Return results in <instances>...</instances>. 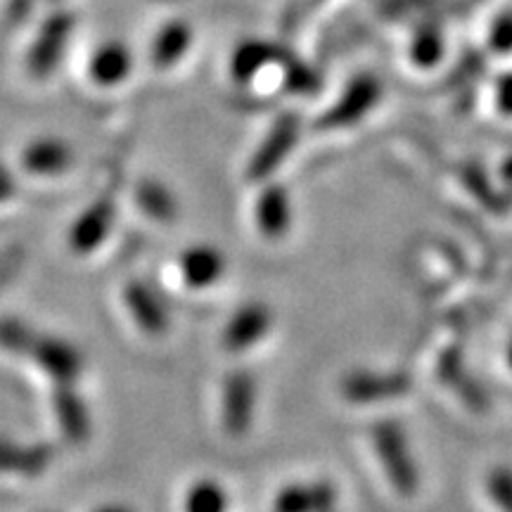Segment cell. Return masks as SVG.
<instances>
[{"label": "cell", "mask_w": 512, "mask_h": 512, "mask_svg": "<svg viewBox=\"0 0 512 512\" xmlns=\"http://www.w3.org/2000/svg\"><path fill=\"white\" fill-rule=\"evenodd\" d=\"M299 131H302V121H299L297 114H280L271 126V131L266 133V138L261 140V145L256 147L252 162L247 166L249 181H266L290 157V152L299 140Z\"/></svg>", "instance_id": "cell-5"}, {"label": "cell", "mask_w": 512, "mask_h": 512, "mask_svg": "<svg viewBox=\"0 0 512 512\" xmlns=\"http://www.w3.org/2000/svg\"><path fill=\"white\" fill-rule=\"evenodd\" d=\"M31 8H34V0H10V3H8V19L12 24L24 22V19H27V15L31 12Z\"/></svg>", "instance_id": "cell-33"}, {"label": "cell", "mask_w": 512, "mask_h": 512, "mask_svg": "<svg viewBox=\"0 0 512 512\" xmlns=\"http://www.w3.org/2000/svg\"><path fill=\"white\" fill-rule=\"evenodd\" d=\"M53 411L57 425L69 444H86L91 439V413H88L86 401L76 392L74 384H57L53 394Z\"/></svg>", "instance_id": "cell-10"}, {"label": "cell", "mask_w": 512, "mask_h": 512, "mask_svg": "<svg viewBox=\"0 0 512 512\" xmlns=\"http://www.w3.org/2000/svg\"><path fill=\"white\" fill-rule=\"evenodd\" d=\"M290 50L275 46L268 41H245L235 48L233 60H230V74L238 83H249L266 64H283Z\"/></svg>", "instance_id": "cell-17"}, {"label": "cell", "mask_w": 512, "mask_h": 512, "mask_svg": "<svg viewBox=\"0 0 512 512\" xmlns=\"http://www.w3.org/2000/svg\"><path fill=\"white\" fill-rule=\"evenodd\" d=\"M31 358L38 363V368L46 373L55 384H74L81 377L83 356L81 351L64 342L60 337L38 335Z\"/></svg>", "instance_id": "cell-7"}, {"label": "cell", "mask_w": 512, "mask_h": 512, "mask_svg": "<svg viewBox=\"0 0 512 512\" xmlns=\"http://www.w3.org/2000/svg\"><path fill=\"white\" fill-rule=\"evenodd\" d=\"M15 195V181H12L8 171L0 169V202H8Z\"/></svg>", "instance_id": "cell-34"}, {"label": "cell", "mask_w": 512, "mask_h": 512, "mask_svg": "<svg viewBox=\"0 0 512 512\" xmlns=\"http://www.w3.org/2000/svg\"><path fill=\"white\" fill-rule=\"evenodd\" d=\"M318 3L320 0H292L290 10H287V27H294V24H297L304 15H309Z\"/></svg>", "instance_id": "cell-32"}, {"label": "cell", "mask_w": 512, "mask_h": 512, "mask_svg": "<svg viewBox=\"0 0 512 512\" xmlns=\"http://www.w3.org/2000/svg\"><path fill=\"white\" fill-rule=\"evenodd\" d=\"M76 19L72 12L57 10L43 22L34 46L29 50V72L34 79H48L53 69L60 64L64 50H67L69 36H72Z\"/></svg>", "instance_id": "cell-6"}, {"label": "cell", "mask_w": 512, "mask_h": 512, "mask_svg": "<svg viewBox=\"0 0 512 512\" xmlns=\"http://www.w3.org/2000/svg\"><path fill=\"white\" fill-rule=\"evenodd\" d=\"M136 200L140 209L155 221H174L178 214V202L174 192L159 181H143L136 188Z\"/></svg>", "instance_id": "cell-22"}, {"label": "cell", "mask_w": 512, "mask_h": 512, "mask_svg": "<svg viewBox=\"0 0 512 512\" xmlns=\"http://www.w3.org/2000/svg\"><path fill=\"white\" fill-rule=\"evenodd\" d=\"M181 275L192 290H207L226 273V256L211 245H195L181 254Z\"/></svg>", "instance_id": "cell-14"}, {"label": "cell", "mask_w": 512, "mask_h": 512, "mask_svg": "<svg viewBox=\"0 0 512 512\" xmlns=\"http://www.w3.org/2000/svg\"><path fill=\"white\" fill-rule=\"evenodd\" d=\"M38 339V332L29 328L24 320L17 318H0V349L8 354H24L29 356Z\"/></svg>", "instance_id": "cell-25"}, {"label": "cell", "mask_w": 512, "mask_h": 512, "mask_svg": "<svg viewBox=\"0 0 512 512\" xmlns=\"http://www.w3.org/2000/svg\"><path fill=\"white\" fill-rule=\"evenodd\" d=\"M337 491L330 482L290 484L275 498V512H330L335 510Z\"/></svg>", "instance_id": "cell-15"}, {"label": "cell", "mask_w": 512, "mask_h": 512, "mask_svg": "<svg viewBox=\"0 0 512 512\" xmlns=\"http://www.w3.org/2000/svg\"><path fill=\"white\" fill-rule=\"evenodd\" d=\"M93 512H133V510L126 508V505H102V508L93 510Z\"/></svg>", "instance_id": "cell-35"}, {"label": "cell", "mask_w": 512, "mask_h": 512, "mask_svg": "<svg viewBox=\"0 0 512 512\" xmlns=\"http://www.w3.org/2000/svg\"><path fill=\"white\" fill-rule=\"evenodd\" d=\"M117 221V202L112 197H100L83 211L74 226L69 228V247L76 254H91L105 242L107 235Z\"/></svg>", "instance_id": "cell-8"}, {"label": "cell", "mask_w": 512, "mask_h": 512, "mask_svg": "<svg viewBox=\"0 0 512 512\" xmlns=\"http://www.w3.org/2000/svg\"><path fill=\"white\" fill-rule=\"evenodd\" d=\"M496 105L505 117H512V72H505L496 81Z\"/></svg>", "instance_id": "cell-31"}, {"label": "cell", "mask_w": 512, "mask_h": 512, "mask_svg": "<svg viewBox=\"0 0 512 512\" xmlns=\"http://www.w3.org/2000/svg\"><path fill=\"white\" fill-rule=\"evenodd\" d=\"M124 302L138 328L147 335H164L169 330V311H166L162 297L143 280H131L126 285Z\"/></svg>", "instance_id": "cell-11"}, {"label": "cell", "mask_w": 512, "mask_h": 512, "mask_svg": "<svg viewBox=\"0 0 512 512\" xmlns=\"http://www.w3.org/2000/svg\"><path fill=\"white\" fill-rule=\"evenodd\" d=\"M460 178H463L465 188L470 190V195L475 197L486 211H496V214H501V211H505V207H508V197L491 185V178L486 176V171L479 164H465L463 169H460Z\"/></svg>", "instance_id": "cell-23"}, {"label": "cell", "mask_w": 512, "mask_h": 512, "mask_svg": "<svg viewBox=\"0 0 512 512\" xmlns=\"http://www.w3.org/2000/svg\"><path fill=\"white\" fill-rule=\"evenodd\" d=\"M382 100V83L373 74H358L349 81L339 100L318 119L320 128H349L366 119Z\"/></svg>", "instance_id": "cell-2"}, {"label": "cell", "mask_w": 512, "mask_h": 512, "mask_svg": "<svg viewBox=\"0 0 512 512\" xmlns=\"http://www.w3.org/2000/svg\"><path fill=\"white\" fill-rule=\"evenodd\" d=\"M133 67L131 50L124 43L112 41L98 48L88 64V74L98 86H119L121 81L128 79Z\"/></svg>", "instance_id": "cell-18"}, {"label": "cell", "mask_w": 512, "mask_h": 512, "mask_svg": "<svg viewBox=\"0 0 512 512\" xmlns=\"http://www.w3.org/2000/svg\"><path fill=\"white\" fill-rule=\"evenodd\" d=\"M411 387V375L403 370H354L342 380L344 399L358 406L399 399L411 392Z\"/></svg>", "instance_id": "cell-3"}, {"label": "cell", "mask_w": 512, "mask_h": 512, "mask_svg": "<svg viewBox=\"0 0 512 512\" xmlns=\"http://www.w3.org/2000/svg\"><path fill=\"white\" fill-rule=\"evenodd\" d=\"M489 48L496 55L512 53V10H503L489 24Z\"/></svg>", "instance_id": "cell-29"}, {"label": "cell", "mask_w": 512, "mask_h": 512, "mask_svg": "<svg viewBox=\"0 0 512 512\" xmlns=\"http://www.w3.org/2000/svg\"><path fill=\"white\" fill-rule=\"evenodd\" d=\"M330 512H335V510H330Z\"/></svg>", "instance_id": "cell-38"}, {"label": "cell", "mask_w": 512, "mask_h": 512, "mask_svg": "<svg viewBox=\"0 0 512 512\" xmlns=\"http://www.w3.org/2000/svg\"><path fill=\"white\" fill-rule=\"evenodd\" d=\"M370 441L382 463L384 475L394 486L396 494L411 498L420 489V467L413 458V448L408 444L406 430L394 420L375 422L370 430Z\"/></svg>", "instance_id": "cell-1"}, {"label": "cell", "mask_w": 512, "mask_h": 512, "mask_svg": "<svg viewBox=\"0 0 512 512\" xmlns=\"http://www.w3.org/2000/svg\"><path fill=\"white\" fill-rule=\"evenodd\" d=\"M505 358H508V366L512 368V339H510V344H508V356H505Z\"/></svg>", "instance_id": "cell-36"}, {"label": "cell", "mask_w": 512, "mask_h": 512, "mask_svg": "<svg viewBox=\"0 0 512 512\" xmlns=\"http://www.w3.org/2000/svg\"><path fill=\"white\" fill-rule=\"evenodd\" d=\"M55 451L48 444H17L0 439V472H12L19 477H38L53 465Z\"/></svg>", "instance_id": "cell-13"}, {"label": "cell", "mask_w": 512, "mask_h": 512, "mask_svg": "<svg viewBox=\"0 0 512 512\" xmlns=\"http://www.w3.org/2000/svg\"><path fill=\"white\" fill-rule=\"evenodd\" d=\"M446 53V38L444 29H441V22L434 17L422 19V22L415 27L413 38H411V60L422 69L437 67L441 57Z\"/></svg>", "instance_id": "cell-19"}, {"label": "cell", "mask_w": 512, "mask_h": 512, "mask_svg": "<svg viewBox=\"0 0 512 512\" xmlns=\"http://www.w3.org/2000/svg\"><path fill=\"white\" fill-rule=\"evenodd\" d=\"M74 162L72 147L64 140L41 138L27 145L22 152V164L34 176H57L67 171Z\"/></svg>", "instance_id": "cell-16"}, {"label": "cell", "mask_w": 512, "mask_h": 512, "mask_svg": "<svg viewBox=\"0 0 512 512\" xmlns=\"http://www.w3.org/2000/svg\"><path fill=\"white\" fill-rule=\"evenodd\" d=\"M437 370H439L441 382H446L448 387L458 389L460 396H463L470 406H482L484 394H482V389L477 387V382L467 375L460 351H446V354H441Z\"/></svg>", "instance_id": "cell-21"}, {"label": "cell", "mask_w": 512, "mask_h": 512, "mask_svg": "<svg viewBox=\"0 0 512 512\" xmlns=\"http://www.w3.org/2000/svg\"><path fill=\"white\" fill-rule=\"evenodd\" d=\"M486 494L501 512H512V470L494 467L486 475Z\"/></svg>", "instance_id": "cell-27"}, {"label": "cell", "mask_w": 512, "mask_h": 512, "mask_svg": "<svg viewBox=\"0 0 512 512\" xmlns=\"http://www.w3.org/2000/svg\"><path fill=\"white\" fill-rule=\"evenodd\" d=\"M230 496L216 479H200L188 489L183 512H228Z\"/></svg>", "instance_id": "cell-24"}, {"label": "cell", "mask_w": 512, "mask_h": 512, "mask_svg": "<svg viewBox=\"0 0 512 512\" xmlns=\"http://www.w3.org/2000/svg\"><path fill=\"white\" fill-rule=\"evenodd\" d=\"M192 43V29L188 24L176 19V22H169L166 27L159 31L155 43H152V62L159 69H169L181 60V57L188 53Z\"/></svg>", "instance_id": "cell-20"}, {"label": "cell", "mask_w": 512, "mask_h": 512, "mask_svg": "<svg viewBox=\"0 0 512 512\" xmlns=\"http://www.w3.org/2000/svg\"><path fill=\"white\" fill-rule=\"evenodd\" d=\"M283 67H285V88H287V91L311 95L320 88L318 74L313 72L309 64L299 62L292 53L283 60Z\"/></svg>", "instance_id": "cell-26"}, {"label": "cell", "mask_w": 512, "mask_h": 512, "mask_svg": "<svg viewBox=\"0 0 512 512\" xmlns=\"http://www.w3.org/2000/svg\"><path fill=\"white\" fill-rule=\"evenodd\" d=\"M486 67V60L482 53H465L463 57H460V62L456 64V69H453L451 74V83L453 86H467V83L477 81L479 76H482Z\"/></svg>", "instance_id": "cell-30"}, {"label": "cell", "mask_w": 512, "mask_h": 512, "mask_svg": "<svg viewBox=\"0 0 512 512\" xmlns=\"http://www.w3.org/2000/svg\"><path fill=\"white\" fill-rule=\"evenodd\" d=\"M273 328V313L266 304L249 302L240 306L223 330V347L233 354L252 349Z\"/></svg>", "instance_id": "cell-9"}, {"label": "cell", "mask_w": 512, "mask_h": 512, "mask_svg": "<svg viewBox=\"0 0 512 512\" xmlns=\"http://www.w3.org/2000/svg\"><path fill=\"white\" fill-rule=\"evenodd\" d=\"M256 413V380L249 370H233L223 380L221 422L230 437L240 439L249 434Z\"/></svg>", "instance_id": "cell-4"}, {"label": "cell", "mask_w": 512, "mask_h": 512, "mask_svg": "<svg viewBox=\"0 0 512 512\" xmlns=\"http://www.w3.org/2000/svg\"><path fill=\"white\" fill-rule=\"evenodd\" d=\"M411 10H427L446 15V12H467L465 5H458L456 0H384V12L387 15H403Z\"/></svg>", "instance_id": "cell-28"}, {"label": "cell", "mask_w": 512, "mask_h": 512, "mask_svg": "<svg viewBox=\"0 0 512 512\" xmlns=\"http://www.w3.org/2000/svg\"><path fill=\"white\" fill-rule=\"evenodd\" d=\"M475 3H484V0H475Z\"/></svg>", "instance_id": "cell-37"}, {"label": "cell", "mask_w": 512, "mask_h": 512, "mask_svg": "<svg viewBox=\"0 0 512 512\" xmlns=\"http://www.w3.org/2000/svg\"><path fill=\"white\" fill-rule=\"evenodd\" d=\"M254 219L259 233L268 240L285 238L292 226V197L283 185H266L256 200Z\"/></svg>", "instance_id": "cell-12"}]
</instances>
